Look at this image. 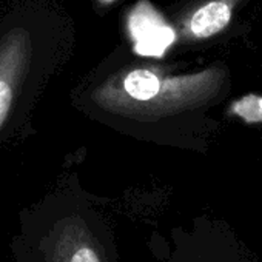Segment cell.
<instances>
[{
	"instance_id": "obj_3",
	"label": "cell",
	"mask_w": 262,
	"mask_h": 262,
	"mask_svg": "<svg viewBox=\"0 0 262 262\" xmlns=\"http://www.w3.org/2000/svg\"><path fill=\"white\" fill-rule=\"evenodd\" d=\"M231 19V8L224 0H211L201 7L190 19V33L198 39H207L221 33Z\"/></svg>"
},
{
	"instance_id": "obj_4",
	"label": "cell",
	"mask_w": 262,
	"mask_h": 262,
	"mask_svg": "<svg viewBox=\"0 0 262 262\" xmlns=\"http://www.w3.org/2000/svg\"><path fill=\"white\" fill-rule=\"evenodd\" d=\"M56 262H102L99 251L94 245L80 236H73L70 242H65L54 259Z\"/></svg>"
},
{
	"instance_id": "obj_2",
	"label": "cell",
	"mask_w": 262,
	"mask_h": 262,
	"mask_svg": "<svg viewBox=\"0 0 262 262\" xmlns=\"http://www.w3.org/2000/svg\"><path fill=\"white\" fill-rule=\"evenodd\" d=\"M204 76L182 79H161L158 73L148 68H136L128 71L120 80V91L128 100L141 105H148L170 94L194 93Z\"/></svg>"
},
{
	"instance_id": "obj_1",
	"label": "cell",
	"mask_w": 262,
	"mask_h": 262,
	"mask_svg": "<svg viewBox=\"0 0 262 262\" xmlns=\"http://www.w3.org/2000/svg\"><path fill=\"white\" fill-rule=\"evenodd\" d=\"M53 16L39 0H13L0 16V138L31 100L54 45Z\"/></svg>"
}]
</instances>
